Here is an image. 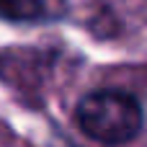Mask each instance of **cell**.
<instances>
[{
    "mask_svg": "<svg viewBox=\"0 0 147 147\" xmlns=\"http://www.w3.org/2000/svg\"><path fill=\"white\" fill-rule=\"evenodd\" d=\"M80 132L103 145L132 142L142 132V106L127 90H93L75 109Z\"/></svg>",
    "mask_w": 147,
    "mask_h": 147,
    "instance_id": "6da1fadb",
    "label": "cell"
},
{
    "mask_svg": "<svg viewBox=\"0 0 147 147\" xmlns=\"http://www.w3.org/2000/svg\"><path fill=\"white\" fill-rule=\"evenodd\" d=\"M65 0H0V18L10 23H47L62 18Z\"/></svg>",
    "mask_w": 147,
    "mask_h": 147,
    "instance_id": "7a4b0ae2",
    "label": "cell"
}]
</instances>
